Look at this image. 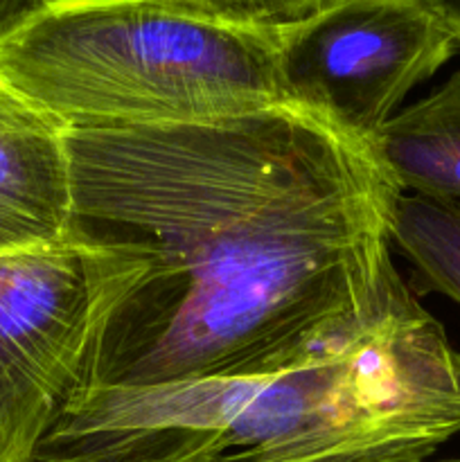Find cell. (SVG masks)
Masks as SVG:
<instances>
[{"mask_svg": "<svg viewBox=\"0 0 460 462\" xmlns=\"http://www.w3.org/2000/svg\"><path fill=\"white\" fill-rule=\"evenodd\" d=\"M458 433L460 352L410 289L273 377L79 393L27 462H424Z\"/></svg>", "mask_w": 460, "mask_h": 462, "instance_id": "cell-2", "label": "cell"}, {"mask_svg": "<svg viewBox=\"0 0 460 462\" xmlns=\"http://www.w3.org/2000/svg\"><path fill=\"white\" fill-rule=\"evenodd\" d=\"M68 239L115 298L86 388L260 379L382 320L401 188L373 144L273 104L171 125L66 129Z\"/></svg>", "mask_w": 460, "mask_h": 462, "instance_id": "cell-1", "label": "cell"}, {"mask_svg": "<svg viewBox=\"0 0 460 462\" xmlns=\"http://www.w3.org/2000/svg\"><path fill=\"white\" fill-rule=\"evenodd\" d=\"M188 3L198 5L225 21L282 30L318 12L329 0H188Z\"/></svg>", "mask_w": 460, "mask_h": 462, "instance_id": "cell-9", "label": "cell"}, {"mask_svg": "<svg viewBox=\"0 0 460 462\" xmlns=\"http://www.w3.org/2000/svg\"><path fill=\"white\" fill-rule=\"evenodd\" d=\"M370 144L401 192L460 203V66L440 88L397 111Z\"/></svg>", "mask_w": 460, "mask_h": 462, "instance_id": "cell-7", "label": "cell"}, {"mask_svg": "<svg viewBox=\"0 0 460 462\" xmlns=\"http://www.w3.org/2000/svg\"><path fill=\"white\" fill-rule=\"evenodd\" d=\"M458 50L419 0H329L280 30V84L287 104L373 143Z\"/></svg>", "mask_w": 460, "mask_h": 462, "instance_id": "cell-5", "label": "cell"}, {"mask_svg": "<svg viewBox=\"0 0 460 462\" xmlns=\"http://www.w3.org/2000/svg\"><path fill=\"white\" fill-rule=\"evenodd\" d=\"M392 248L415 269L419 291L460 305V203L401 194L392 215Z\"/></svg>", "mask_w": 460, "mask_h": 462, "instance_id": "cell-8", "label": "cell"}, {"mask_svg": "<svg viewBox=\"0 0 460 462\" xmlns=\"http://www.w3.org/2000/svg\"><path fill=\"white\" fill-rule=\"evenodd\" d=\"M115 282L70 239L0 255V462H27L63 406L84 393Z\"/></svg>", "mask_w": 460, "mask_h": 462, "instance_id": "cell-4", "label": "cell"}, {"mask_svg": "<svg viewBox=\"0 0 460 462\" xmlns=\"http://www.w3.org/2000/svg\"><path fill=\"white\" fill-rule=\"evenodd\" d=\"M278 52L188 0H54L0 36V81L63 129L171 125L287 104Z\"/></svg>", "mask_w": 460, "mask_h": 462, "instance_id": "cell-3", "label": "cell"}, {"mask_svg": "<svg viewBox=\"0 0 460 462\" xmlns=\"http://www.w3.org/2000/svg\"><path fill=\"white\" fill-rule=\"evenodd\" d=\"M440 462H460V458L458 460H440Z\"/></svg>", "mask_w": 460, "mask_h": 462, "instance_id": "cell-12", "label": "cell"}, {"mask_svg": "<svg viewBox=\"0 0 460 462\" xmlns=\"http://www.w3.org/2000/svg\"><path fill=\"white\" fill-rule=\"evenodd\" d=\"M68 228L66 129L0 81V255L57 246Z\"/></svg>", "mask_w": 460, "mask_h": 462, "instance_id": "cell-6", "label": "cell"}, {"mask_svg": "<svg viewBox=\"0 0 460 462\" xmlns=\"http://www.w3.org/2000/svg\"><path fill=\"white\" fill-rule=\"evenodd\" d=\"M54 0H0V36Z\"/></svg>", "mask_w": 460, "mask_h": 462, "instance_id": "cell-10", "label": "cell"}, {"mask_svg": "<svg viewBox=\"0 0 460 462\" xmlns=\"http://www.w3.org/2000/svg\"><path fill=\"white\" fill-rule=\"evenodd\" d=\"M419 3L446 27L460 48V0H419Z\"/></svg>", "mask_w": 460, "mask_h": 462, "instance_id": "cell-11", "label": "cell"}]
</instances>
